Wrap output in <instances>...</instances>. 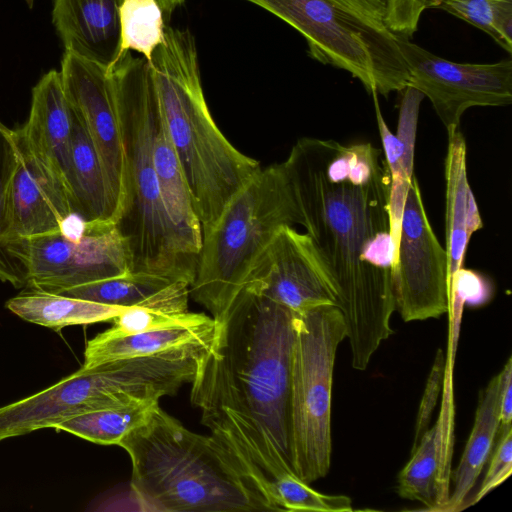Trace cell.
I'll list each match as a JSON object with an SVG mask.
<instances>
[{"instance_id":"obj_19","label":"cell","mask_w":512,"mask_h":512,"mask_svg":"<svg viewBox=\"0 0 512 512\" xmlns=\"http://www.w3.org/2000/svg\"><path fill=\"white\" fill-rule=\"evenodd\" d=\"M213 317L199 313L194 320L168 328L131 335H110L105 331L87 342L84 367L104 362L152 356L188 346L208 344L214 334Z\"/></svg>"},{"instance_id":"obj_28","label":"cell","mask_w":512,"mask_h":512,"mask_svg":"<svg viewBox=\"0 0 512 512\" xmlns=\"http://www.w3.org/2000/svg\"><path fill=\"white\" fill-rule=\"evenodd\" d=\"M19 161V150L12 129L0 122V281L25 288L24 266L9 249L10 187Z\"/></svg>"},{"instance_id":"obj_29","label":"cell","mask_w":512,"mask_h":512,"mask_svg":"<svg viewBox=\"0 0 512 512\" xmlns=\"http://www.w3.org/2000/svg\"><path fill=\"white\" fill-rule=\"evenodd\" d=\"M121 57L140 53L149 62L163 42L166 24L156 0H123L120 7Z\"/></svg>"},{"instance_id":"obj_38","label":"cell","mask_w":512,"mask_h":512,"mask_svg":"<svg viewBox=\"0 0 512 512\" xmlns=\"http://www.w3.org/2000/svg\"><path fill=\"white\" fill-rule=\"evenodd\" d=\"M87 227V221L76 213H71L61 224L60 232L71 240L80 239Z\"/></svg>"},{"instance_id":"obj_6","label":"cell","mask_w":512,"mask_h":512,"mask_svg":"<svg viewBox=\"0 0 512 512\" xmlns=\"http://www.w3.org/2000/svg\"><path fill=\"white\" fill-rule=\"evenodd\" d=\"M285 225H302V217L279 163L261 168L202 233L197 271L189 290L216 322L226 315L254 262Z\"/></svg>"},{"instance_id":"obj_25","label":"cell","mask_w":512,"mask_h":512,"mask_svg":"<svg viewBox=\"0 0 512 512\" xmlns=\"http://www.w3.org/2000/svg\"><path fill=\"white\" fill-rule=\"evenodd\" d=\"M159 405L158 399L137 398L71 417L55 428L102 445H118L144 423Z\"/></svg>"},{"instance_id":"obj_16","label":"cell","mask_w":512,"mask_h":512,"mask_svg":"<svg viewBox=\"0 0 512 512\" xmlns=\"http://www.w3.org/2000/svg\"><path fill=\"white\" fill-rule=\"evenodd\" d=\"M123 0H54L53 24L65 51L111 70L121 58Z\"/></svg>"},{"instance_id":"obj_5","label":"cell","mask_w":512,"mask_h":512,"mask_svg":"<svg viewBox=\"0 0 512 512\" xmlns=\"http://www.w3.org/2000/svg\"><path fill=\"white\" fill-rule=\"evenodd\" d=\"M132 464L131 491L157 511H263L213 438L160 406L118 444Z\"/></svg>"},{"instance_id":"obj_22","label":"cell","mask_w":512,"mask_h":512,"mask_svg":"<svg viewBox=\"0 0 512 512\" xmlns=\"http://www.w3.org/2000/svg\"><path fill=\"white\" fill-rule=\"evenodd\" d=\"M67 187L73 213L85 221L114 222L101 162L75 110Z\"/></svg>"},{"instance_id":"obj_30","label":"cell","mask_w":512,"mask_h":512,"mask_svg":"<svg viewBox=\"0 0 512 512\" xmlns=\"http://www.w3.org/2000/svg\"><path fill=\"white\" fill-rule=\"evenodd\" d=\"M435 8L481 29L511 54L512 0H439Z\"/></svg>"},{"instance_id":"obj_34","label":"cell","mask_w":512,"mask_h":512,"mask_svg":"<svg viewBox=\"0 0 512 512\" xmlns=\"http://www.w3.org/2000/svg\"><path fill=\"white\" fill-rule=\"evenodd\" d=\"M490 464L472 504L480 501L490 491L504 482L512 472V429L500 430Z\"/></svg>"},{"instance_id":"obj_31","label":"cell","mask_w":512,"mask_h":512,"mask_svg":"<svg viewBox=\"0 0 512 512\" xmlns=\"http://www.w3.org/2000/svg\"><path fill=\"white\" fill-rule=\"evenodd\" d=\"M279 511L349 512L352 501L344 495L322 494L296 476H285L274 484Z\"/></svg>"},{"instance_id":"obj_10","label":"cell","mask_w":512,"mask_h":512,"mask_svg":"<svg viewBox=\"0 0 512 512\" xmlns=\"http://www.w3.org/2000/svg\"><path fill=\"white\" fill-rule=\"evenodd\" d=\"M392 277L396 310L405 322L450 310L447 253L430 225L415 176L404 202Z\"/></svg>"},{"instance_id":"obj_1","label":"cell","mask_w":512,"mask_h":512,"mask_svg":"<svg viewBox=\"0 0 512 512\" xmlns=\"http://www.w3.org/2000/svg\"><path fill=\"white\" fill-rule=\"evenodd\" d=\"M380 156L370 143L305 137L282 162L357 370L393 333L396 310L389 174Z\"/></svg>"},{"instance_id":"obj_12","label":"cell","mask_w":512,"mask_h":512,"mask_svg":"<svg viewBox=\"0 0 512 512\" xmlns=\"http://www.w3.org/2000/svg\"><path fill=\"white\" fill-rule=\"evenodd\" d=\"M60 76L65 95L98 154L117 224L125 203L126 167L111 71L65 51Z\"/></svg>"},{"instance_id":"obj_3","label":"cell","mask_w":512,"mask_h":512,"mask_svg":"<svg viewBox=\"0 0 512 512\" xmlns=\"http://www.w3.org/2000/svg\"><path fill=\"white\" fill-rule=\"evenodd\" d=\"M159 110L190 187L202 233L261 169L217 127L207 106L194 36L166 25L149 61Z\"/></svg>"},{"instance_id":"obj_8","label":"cell","mask_w":512,"mask_h":512,"mask_svg":"<svg viewBox=\"0 0 512 512\" xmlns=\"http://www.w3.org/2000/svg\"><path fill=\"white\" fill-rule=\"evenodd\" d=\"M290 448L295 475L309 484L331 463V394L336 351L346 338L340 310L321 305L294 317Z\"/></svg>"},{"instance_id":"obj_35","label":"cell","mask_w":512,"mask_h":512,"mask_svg":"<svg viewBox=\"0 0 512 512\" xmlns=\"http://www.w3.org/2000/svg\"><path fill=\"white\" fill-rule=\"evenodd\" d=\"M446 374L445 359L442 350H438L431 368L424 394L417 413L415 436L412 449L416 447L423 434L429 428V423L438 397L444 385Z\"/></svg>"},{"instance_id":"obj_36","label":"cell","mask_w":512,"mask_h":512,"mask_svg":"<svg viewBox=\"0 0 512 512\" xmlns=\"http://www.w3.org/2000/svg\"><path fill=\"white\" fill-rule=\"evenodd\" d=\"M501 375L499 398V431L511 427L512 421V361L509 358L504 365Z\"/></svg>"},{"instance_id":"obj_11","label":"cell","mask_w":512,"mask_h":512,"mask_svg":"<svg viewBox=\"0 0 512 512\" xmlns=\"http://www.w3.org/2000/svg\"><path fill=\"white\" fill-rule=\"evenodd\" d=\"M398 44L409 70L407 86L430 100L447 132L459 129L461 116L471 107L511 104L510 58L489 64L458 63L405 37L398 36Z\"/></svg>"},{"instance_id":"obj_26","label":"cell","mask_w":512,"mask_h":512,"mask_svg":"<svg viewBox=\"0 0 512 512\" xmlns=\"http://www.w3.org/2000/svg\"><path fill=\"white\" fill-rule=\"evenodd\" d=\"M381 142L384 148L385 165L389 174L388 205L390 215L391 238L394 246L398 239L400 221L406 194L411 183L414 167L415 144L402 141L388 128L377 99L372 93Z\"/></svg>"},{"instance_id":"obj_40","label":"cell","mask_w":512,"mask_h":512,"mask_svg":"<svg viewBox=\"0 0 512 512\" xmlns=\"http://www.w3.org/2000/svg\"><path fill=\"white\" fill-rule=\"evenodd\" d=\"M439 0H433V5L432 7H435L436 3L438 2Z\"/></svg>"},{"instance_id":"obj_2","label":"cell","mask_w":512,"mask_h":512,"mask_svg":"<svg viewBox=\"0 0 512 512\" xmlns=\"http://www.w3.org/2000/svg\"><path fill=\"white\" fill-rule=\"evenodd\" d=\"M294 317L243 289L197 358L191 402L263 511H279L274 484L296 476L290 448ZM297 477V476H296Z\"/></svg>"},{"instance_id":"obj_18","label":"cell","mask_w":512,"mask_h":512,"mask_svg":"<svg viewBox=\"0 0 512 512\" xmlns=\"http://www.w3.org/2000/svg\"><path fill=\"white\" fill-rule=\"evenodd\" d=\"M447 133L445 250L448 258L449 286L453 276L463 265L470 237L481 229L483 224L468 183L465 139L459 129Z\"/></svg>"},{"instance_id":"obj_20","label":"cell","mask_w":512,"mask_h":512,"mask_svg":"<svg viewBox=\"0 0 512 512\" xmlns=\"http://www.w3.org/2000/svg\"><path fill=\"white\" fill-rule=\"evenodd\" d=\"M153 159L166 215L186 251L199 262L201 224L186 176L161 117L154 137Z\"/></svg>"},{"instance_id":"obj_24","label":"cell","mask_w":512,"mask_h":512,"mask_svg":"<svg viewBox=\"0 0 512 512\" xmlns=\"http://www.w3.org/2000/svg\"><path fill=\"white\" fill-rule=\"evenodd\" d=\"M189 287L183 281L172 282L144 302L124 309L105 332L110 335H131L194 320L199 313L188 310Z\"/></svg>"},{"instance_id":"obj_21","label":"cell","mask_w":512,"mask_h":512,"mask_svg":"<svg viewBox=\"0 0 512 512\" xmlns=\"http://www.w3.org/2000/svg\"><path fill=\"white\" fill-rule=\"evenodd\" d=\"M500 373L479 395L474 424L457 468L451 472L453 489L442 512L462 510L496 441L499 432Z\"/></svg>"},{"instance_id":"obj_17","label":"cell","mask_w":512,"mask_h":512,"mask_svg":"<svg viewBox=\"0 0 512 512\" xmlns=\"http://www.w3.org/2000/svg\"><path fill=\"white\" fill-rule=\"evenodd\" d=\"M73 126L74 110L65 95L60 72L51 70L34 86L28 120L15 131L31 151L55 170L66 187Z\"/></svg>"},{"instance_id":"obj_39","label":"cell","mask_w":512,"mask_h":512,"mask_svg":"<svg viewBox=\"0 0 512 512\" xmlns=\"http://www.w3.org/2000/svg\"><path fill=\"white\" fill-rule=\"evenodd\" d=\"M185 0H156L159 7L161 8L163 12L164 18L167 20L170 19L172 13L174 10L181 6L184 3Z\"/></svg>"},{"instance_id":"obj_14","label":"cell","mask_w":512,"mask_h":512,"mask_svg":"<svg viewBox=\"0 0 512 512\" xmlns=\"http://www.w3.org/2000/svg\"><path fill=\"white\" fill-rule=\"evenodd\" d=\"M19 161L10 187L9 245L17 239L60 232L72 212L64 180L13 130ZM11 252V251H10Z\"/></svg>"},{"instance_id":"obj_4","label":"cell","mask_w":512,"mask_h":512,"mask_svg":"<svg viewBox=\"0 0 512 512\" xmlns=\"http://www.w3.org/2000/svg\"><path fill=\"white\" fill-rule=\"evenodd\" d=\"M125 152L126 194L117 226L132 271L192 284L198 260L180 242L164 210L153 159L160 110L149 62L124 54L110 70Z\"/></svg>"},{"instance_id":"obj_15","label":"cell","mask_w":512,"mask_h":512,"mask_svg":"<svg viewBox=\"0 0 512 512\" xmlns=\"http://www.w3.org/2000/svg\"><path fill=\"white\" fill-rule=\"evenodd\" d=\"M444 379L442 408L435 424L426 430L398 476L402 498L421 502L430 511H441L449 498L454 409L452 390Z\"/></svg>"},{"instance_id":"obj_13","label":"cell","mask_w":512,"mask_h":512,"mask_svg":"<svg viewBox=\"0 0 512 512\" xmlns=\"http://www.w3.org/2000/svg\"><path fill=\"white\" fill-rule=\"evenodd\" d=\"M243 289L260 294L295 314L321 305H334L310 238L289 225L276 232L254 262Z\"/></svg>"},{"instance_id":"obj_23","label":"cell","mask_w":512,"mask_h":512,"mask_svg":"<svg viewBox=\"0 0 512 512\" xmlns=\"http://www.w3.org/2000/svg\"><path fill=\"white\" fill-rule=\"evenodd\" d=\"M6 308L28 322L54 330L112 321L126 309L28 288L9 299Z\"/></svg>"},{"instance_id":"obj_27","label":"cell","mask_w":512,"mask_h":512,"mask_svg":"<svg viewBox=\"0 0 512 512\" xmlns=\"http://www.w3.org/2000/svg\"><path fill=\"white\" fill-rule=\"evenodd\" d=\"M174 281L160 275L131 271L55 294L127 308L144 302Z\"/></svg>"},{"instance_id":"obj_37","label":"cell","mask_w":512,"mask_h":512,"mask_svg":"<svg viewBox=\"0 0 512 512\" xmlns=\"http://www.w3.org/2000/svg\"><path fill=\"white\" fill-rule=\"evenodd\" d=\"M367 18L383 24L385 0H339ZM384 25V24H383Z\"/></svg>"},{"instance_id":"obj_9","label":"cell","mask_w":512,"mask_h":512,"mask_svg":"<svg viewBox=\"0 0 512 512\" xmlns=\"http://www.w3.org/2000/svg\"><path fill=\"white\" fill-rule=\"evenodd\" d=\"M9 249L24 266L25 288L57 293L132 271L127 240L112 221H87L83 236L61 232L17 239Z\"/></svg>"},{"instance_id":"obj_7","label":"cell","mask_w":512,"mask_h":512,"mask_svg":"<svg viewBox=\"0 0 512 512\" xmlns=\"http://www.w3.org/2000/svg\"><path fill=\"white\" fill-rule=\"evenodd\" d=\"M303 35L311 57L349 72L370 94L402 91L408 66L398 36L339 0H245Z\"/></svg>"},{"instance_id":"obj_32","label":"cell","mask_w":512,"mask_h":512,"mask_svg":"<svg viewBox=\"0 0 512 512\" xmlns=\"http://www.w3.org/2000/svg\"><path fill=\"white\" fill-rule=\"evenodd\" d=\"M432 5L433 0H385L383 24L397 36L410 37L424 10Z\"/></svg>"},{"instance_id":"obj_33","label":"cell","mask_w":512,"mask_h":512,"mask_svg":"<svg viewBox=\"0 0 512 512\" xmlns=\"http://www.w3.org/2000/svg\"><path fill=\"white\" fill-rule=\"evenodd\" d=\"M492 294L487 279L479 273L461 267L453 276L449 285L450 309H461L469 305H481Z\"/></svg>"}]
</instances>
